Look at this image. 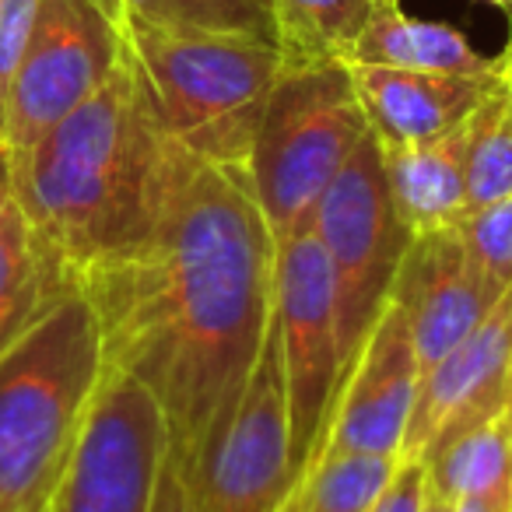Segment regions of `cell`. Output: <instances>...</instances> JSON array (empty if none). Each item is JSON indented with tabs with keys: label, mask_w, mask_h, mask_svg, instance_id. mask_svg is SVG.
<instances>
[{
	"label": "cell",
	"mask_w": 512,
	"mask_h": 512,
	"mask_svg": "<svg viewBox=\"0 0 512 512\" xmlns=\"http://www.w3.org/2000/svg\"><path fill=\"white\" fill-rule=\"evenodd\" d=\"M274 256L246 165L207 162L165 137L137 232L78 278L106 365L155 397L190 477L267 341Z\"/></svg>",
	"instance_id": "cell-1"
},
{
	"label": "cell",
	"mask_w": 512,
	"mask_h": 512,
	"mask_svg": "<svg viewBox=\"0 0 512 512\" xmlns=\"http://www.w3.org/2000/svg\"><path fill=\"white\" fill-rule=\"evenodd\" d=\"M162 144L165 134L123 46L99 92L29 151L8 155L11 186L32 232L74 285L137 232Z\"/></svg>",
	"instance_id": "cell-2"
},
{
	"label": "cell",
	"mask_w": 512,
	"mask_h": 512,
	"mask_svg": "<svg viewBox=\"0 0 512 512\" xmlns=\"http://www.w3.org/2000/svg\"><path fill=\"white\" fill-rule=\"evenodd\" d=\"M106 376L99 320L81 288L0 355V512H43Z\"/></svg>",
	"instance_id": "cell-3"
},
{
	"label": "cell",
	"mask_w": 512,
	"mask_h": 512,
	"mask_svg": "<svg viewBox=\"0 0 512 512\" xmlns=\"http://www.w3.org/2000/svg\"><path fill=\"white\" fill-rule=\"evenodd\" d=\"M158 130L221 165H246L260 116L281 78L274 43L228 32H183L120 18Z\"/></svg>",
	"instance_id": "cell-4"
},
{
	"label": "cell",
	"mask_w": 512,
	"mask_h": 512,
	"mask_svg": "<svg viewBox=\"0 0 512 512\" xmlns=\"http://www.w3.org/2000/svg\"><path fill=\"white\" fill-rule=\"evenodd\" d=\"M369 134L344 60L281 71L246 162L278 246L313 225L323 190Z\"/></svg>",
	"instance_id": "cell-5"
},
{
	"label": "cell",
	"mask_w": 512,
	"mask_h": 512,
	"mask_svg": "<svg viewBox=\"0 0 512 512\" xmlns=\"http://www.w3.org/2000/svg\"><path fill=\"white\" fill-rule=\"evenodd\" d=\"M309 228L334 271L341 358L348 379L379 309L390 299L400 260L411 246V232L397 218V207L386 190L383 148L372 134L330 179Z\"/></svg>",
	"instance_id": "cell-6"
},
{
	"label": "cell",
	"mask_w": 512,
	"mask_h": 512,
	"mask_svg": "<svg viewBox=\"0 0 512 512\" xmlns=\"http://www.w3.org/2000/svg\"><path fill=\"white\" fill-rule=\"evenodd\" d=\"M274 327L281 344L292 470L299 488L316 463L344 383L337 285L313 228L281 242L274 256Z\"/></svg>",
	"instance_id": "cell-7"
},
{
	"label": "cell",
	"mask_w": 512,
	"mask_h": 512,
	"mask_svg": "<svg viewBox=\"0 0 512 512\" xmlns=\"http://www.w3.org/2000/svg\"><path fill=\"white\" fill-rule=\"evenodd\" d=\"M123 53L120 25L92 0H39L18 71L8 88L0 144L29 151L46 130L102 88Z\"/></svg>",
	"instance_id": "cell-8"
},
{
	"label": "cell",
	"mask_w": 512,
	"mask_h": 512,
	"mask_svg": "<svg viewBox=\"0 0 512 512\" xmlns=\"http://www.w3.org/2000/svg\"><path fill=\"white\" fill-rule=\"evenodd\" d=\"M165 446L155 397L106 365L78 449L43 512H151Z\"/></svg>",
	"instance_id": "cell-9"
},
{
	"label": "cell",
	"mask_w": 512,
	"mask_h": 512,
	"mask_svg": "<svg viewBox=\"0 0 512 512\" xmlns=\"http://www.w3.org/2000/svg\"><path fill=\"white\" fill-rule=\"evenodd\" d=\"M190 481L200 512H285L295 491V470L274 316L239 404Z\"/></svg>",
	"instance_id": "cell-10"
},
{
	"label": "cell",
	"mask_w": 512,
	"mask_h": 512,
	"mask_svg": "<svg viewBox=\"0 0 512 512\" xmlns=\"http://www.w3.org/2000/svg\"><path fill=\"white\" fill-rule=\"evenodd\" d=\"M512 365V292L470 337H463L446 358L421 372L400 460L435 456L460 435L481 428L509 407Z\"/></svg>",
	"instance_id": "cell-11"
},
{
	"label": "cell",
	"mask_w": 512,
	"mask_h": 512,
	"mask_svg": "<svg viewBox=\"0 0 512 512\" xmlns=\"http://www.w3.org/2000/svg\"><path fill=\"white\" fill-rule=\"evenodd\" d=\"M418 379L421 365L414 355L411 323L397 302L386 299L348 379L341 383L316 460L330 453H404Z\"/></svg>",
	"instance_id": "cell-12"
},
{
	"label": "cell",
	"mask_w": 512,
	"mask_h": 512,
	"mask_svg": "<svg viewBox=\"0 0 512 512\" xmlns=\"http://www.w3.org/2000/svg\"><path fill=\"white\" fill-rule=\"evenodd\" d=\"M390 299L411 323L421 372L446 358L484 323L502 295L474 271L456 228L414 235L393 278Z\"/></svg>",
	"instance_id": "cell-13"
},
{
	"label": "cell",
	"mask_w": 512,
	"mask_h": 512,
	"mask_svg": "<svg viewBox=\"0 0 512 512\" xmlns=\"http://www.w3.org/2000/svg\"><path fill=\"white\" fill-rule=\"evenodd\" d=\"M369 130L383 148L435 141L474 116L498 88L502 74H432L400 67L348 64Z\"/></svg>",
	"instance_id": "cell-14"
},
{
	"label": "cell",
	"mask_w": 512,
	"mask_h": 512,
	"mask_svg": "<svg viewBox=\"0 0 512 512\" xmlns=\"http://www.w3.org/2000/svg\"><path fill=\"white\" fill-rule=\"evenodd\" d=\"M477 120H481V109L435 141L407 144V148H383L379 144L386 190H390L397 218L404 221L411 239L456 228L467 214V162Z\"/></svg>",
	"instance_id": "cell-15"
},
{
	"label": "cell",
	"mask_w": 512,
	"mask_h": 512,
	"mask_svg": "<svg viewBox=\"0 0 512 512\" xmlns=\"http://www.w3.org/2000/svg\"><path fill=\"white\" fill-rule=\"evenodd\" d=\"M74 288L32 232L11 186L8 151L0 144V355Z\"/></svg>",
	"instance_id": "cell-16"
},
{
	"label": "cell",
	"mask_w": 512,
	"mask_h": 512,
	"mask_svg": "<svg viewBox=\"0 0 512 512\" xmlns=\"http://www.w3.org/2000/svg\"><path fill=\"white\" fill-rule=\"evenodd\" d=\"M344 64L400 67V71L432 74H502L498 57H484L460 29L446 22H428L404 11L397 0H379Z\"/></svg>",
	"instance_id": "cell-17"
},
{
	"label": "cell",
	"mask_w": 512,
	"mask_h": 512,
	"mask_svg": "<svg viewBox=\"0 0 512 512\" xmlns=\"http://www.w3.org/2000/svg\"><path fill=\"white\" fill-rule=\"evenodd\" d=\"M428 495L442 502H488L498 512H512V418L484 421L425 460Z\"/></svg>",
	"instance_id": "cell-18"
},
{
	"label": "cell",
	"mask_w": 512,
	"mask_h": 512,
	"mask_svg": "<svg viewBox=\"0 0 512 512\" xmlns=\"http://www.w3.org/2000/svg\"><path fill=\"white\" fill-rule=\"evenodd\" d=\"M281 71L344 60L379 0H271Z\"/></svg>",
	"instance_id": "cell-19"
},
{
	"label": "cell",
	"mask_w": 512,
	"mask_h": 512,
	"mask_svg": "<svg viewBox=\"0 0 512 512\" xmlns=\"http://www.w3.org/2000/svg\"><path fill=\"white\" fill-rule=\"evenodd\" d=\"M400 456L330 453L309 467L295 488L299 512H372L390 488Z\"/></svg>",
	"instance_id": "cell-20"
},
{
	"label": "cell",
	"mask_w": 512,
	"mask_h": 512,
	"mask_svg": "<svg viewBox=\"0 0 512 512\" xmlns=\"http://www.w3.org/2000/svg\"><path fill=\"white\" fill-rule=\"evenodd\" d=\"M123 18L183 32L256 36L278 46L271 0H120Z\"/></svg>",
	"instance_id": "cell-21"
},
{
	"label": "cell",
	"mask_w": 512,
	"mask_h": 512,
	"mask_svg": "<svg viewBox=\"0 0 512 512\" xmlns=\"http://www.w3.org/2000/svg\"><path fill=\"white\" fill-rule=\"evenodd\" d=\"M512 197V88L502 85L481 106L467 162V211Z\"/></svg>",
	"instance_id": "cell-22"
},
{
	"label": "cell",
	"mask_w": 512,
	"mask_h": 512,
	"mask_svg": "<svg viewBox=\"0 0 512 512\" xmlns=\"http://www.w3.org/2000/svg\"><path fill=\"white\" fill-rule=\"evenodd\" d=\"M456 232L474 271L498 295L512 292V197L467 211Z\"/></svg>",
	"instance_id": "cell-23"
},
{
	"label": "cell",
	"mask_w": 512,
	"mask_h": 512,
	"mask_svg": "<svg viewBox=\"0 0 512 512\" xmlns=\"http://www.w3.org/2000/svg\"><path fill=\"white\" fill-rule=\"evenodd\" d=\"M36 15L39 0H0V127H4L11 78H15L25 46H29Z\"/></svg>",
	"instance_id": "cell-24"
},
{
	"label": "cell",
	"mask_w": 512,
	"mask_h": 512,
	"mask_svg": "<svg viewBox=\"0 0 512 512\" xmlns=\"http://www.w3.org/2000/svg\"><path fill=\"white\" fill-rule=\"evenodd\" d=\"M428 498V477L421 460H400L397 474H393L390 488L376 502L372 512H421Z\"/></svg>",
	"instance_id": "cell-25"
},
{
	"label": "cell",
	"mask_w": 512,
	"mask_h": 512,
	"mask_svg": "<svg viewBox=\"0 0 512 512\" xmlns=\"http://www.w3.org/2000/svg\"><path fill=\"white\" fill-rule=\"evenodd\" d=\"M151 512H200L193 481L186 477V470L179 467L176 456L169 453V446H165L162 467H158L155 502H151Z\"/></svg>",
	"instance_id": "cell-26"
},
{
	"label": "cell",
	"mask_w": 512,
	"mask_h": 512,
	"mask_svg": "<svg viewBox=\"0 0 512 512\" xmlns=\"http://www.w3.org/2000/svg\"><path fill=\"white\" fill-rule=\"evenodd\" d=\"M92 4L102 11V15H109L116 25H120V18H123V4H120V0H92Z\"/></svg>",
	"instance_id": "cell-27"
},
{
	"label": "cell",
	"mask_w": 512,
	"mask_h": 512,
	"mask_svg": "<svg viewBox=\"0 0 512 512\" xmlns=\"http://www.w3.org/2000/svg\"><path fill=\"white\" fill-rule=\"evenodd\" d=\"M498 64H502V78H505V85L512 88V39H509V46H505L502 57H498Z\"/></svg>",
	"instance_id": "cell-28"
},
{
	"label": "cell",
	"mask_w": 512,
	"mask_h": 512,
	"mask_svg": "<svg viewBox=\"0 0 512 512\" xmlns=\"http://www.w3.org/2000/svg\"><path fill=\"white\" fill-rule=\"evenodd\" d=\"M453 512H498V509H491L488 502H474V498H470V502H456Z\"/></svg>",
	"instance_id": "cell-29"
},
{
	"label": "cell",
	"mask_w": 512,
	"mask_h": 512,
	"mask_svg": "<svg viewBox=\"0 0 512 512\" xmlns=\"http://www.w3.org/2000/svg\"><path fill=\"white\" fill-rule=\"evenodd\" d=\"M421 512H453V505L442 502V498H435V495H428L425 498V509H421Z\"/></svg>",
	"instance_id": "cell-30"
},
{
	"label": "cell",
	"mask_w": 512,
	"mask_h": 512,
	"mask_svg": "<svg viewBox=\"0 0 512 512\" xmlns=\"http://www.w3.org/2000/svg\"><path fill=\"white\" fill-rule=\"evenodd\" d=\"M484 4H491V8H498L505 18H509V25H512V0H484Z\"/></svg>",
	"instance_id": "cell-31"
},
{
	"label": "cell",
	"mask_w": 512,
	"mask_h": 512,
	"mask_svg": "<svg viewBox=\"0 0 512 512\" xmlns=\"http://www.w3.org/2000/svg\"><path fill=\"white\" fill-rule=\"evenodd\" d=\"M285 512H299V498H295V491H292V498H288Z\"/></svg>",
	"instance_id": "cell-32"
},
{
	"label": "cell",
	"mask_w": 512,
	"mask_h": 512,
	"mask_svg": "<svg viewBox=\"0 0 512 512\" xmlns=\"http://www.w3.org/2000/svg\"><path fill=\"white\" fill-rule=\"evenodd\" d=\"M505 414L512 418V365H509V407H505Z\"/></svg>",
	"instance_id": "cell-33"
}]
</instances>
